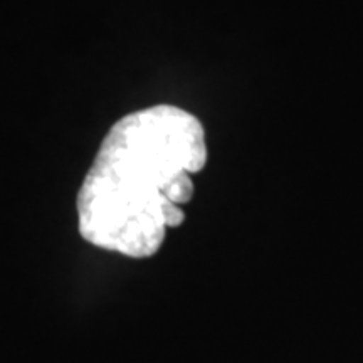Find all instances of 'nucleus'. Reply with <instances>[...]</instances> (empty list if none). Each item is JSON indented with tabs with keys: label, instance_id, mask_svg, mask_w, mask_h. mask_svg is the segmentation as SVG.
Returning a JSON list of instances; mask_svg holds the SVG:
<instances>
[{
	"label": "nucleus",
	"instance_id": "1",
	"mask_svg": "<svg viewBox=\"0 0 363 363\" xmlns=\"http://www.w3.org/2000/svg\"><path fill=\"white\" fill-rule=\"evenodd\" d=\"M207 162L201 121L160 104L121 118L108 131L78 194L79 233L93 246L143 259L158 252L179 206L194 195L190 174Z\"/></svg>",
	"mask_w": 363,
	"mask_h": 363
}]
</instances>
